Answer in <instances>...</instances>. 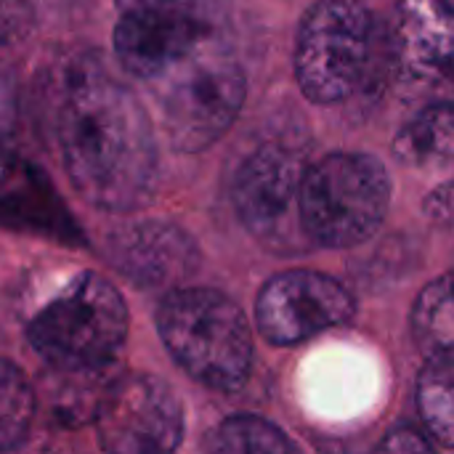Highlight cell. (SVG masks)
Masks as SVG:
<instances>
[{
	"mask_svg": "<svg viewBox=\"0 0 454 454\" xmlns=\"http://www.w3.org/2000/svg\"><path fill=\"white\" fill-rule=\"evenodd\" d=\"M56 144L74 192L98 210L130 213L157 184V141L138 96L93 64H80L59 98Z\"/></svg>",
	"mask_w": 454,
	"mask_h": 454,
	"instance_id": "cell-1",
	"label": "cell"
},
{
	"mask_svg": "<svg viewBox=\"0 0 454 454\" xmlns=\"http://www.w3.org/2000/svg\"><path fill=\"white\" fill-rule=\"evenodd\" d=\"M157 333L176 364L210 391H237L250 378V322L218 290H170L157 309Z\"/></svg>",
	"mask_w": 454,
	"mask_h": 454,
	"instance_id": "cell-2",
	"label": "cell"
},
{
	"mask_svg": "<svg viewBox=\"0 0 454 454\" xmlns=\"http://www.w3.org/2000/svg\"><path fill=\"white\" fill-rule=\"evenodd\" d=\"M146 88L157 98L165 136L186 154L215 144L234 125L247 93L242 64L221 32L165 67Z\"/></svg>",
	"mask_w": 454,
	"mask_h": 454,
	"instance_id": "cell-3",
	"label": "cell"
},
{
	"mask_svg": "<svg viewBox=\"0 0 454 454\" xmlns=\"http://www.w3.org/2000/svg\"><path fill=\"white\" fill-rule=\"evenodd\" d=\"M128 335L122 295L104 277L85 271L45 301L27 325L37 356L53 370L90 375L106 370Z\"/></svg>",
	"mask_w": 454,
	"mask_h": 454,
	"instance_id": "cell-4",
	"label": "cell"
},
{
	"mask_svg": "<svg viewBox=\"0 0 454 454\" xmlns=\"http://www.w3.org/2000/svg\"><path fill=\"white\" fill-rule=\"evenodd\" d=\"M391 178L372 154L335 152L306 170L301 226L325 247L367 242L386 221Z\"/></svg>",
	"mask_w": 454,
	"mask_h": 454,
	"instance_id": "cell-5",
	"label": "cell"
},
{
	"mask_svg": "<svg viewBox=\"0 0 454 454\" xmlns=\"http://www.w3.org/2000/svg\"><path fill=\"white\" fill-rule=\"evenodd\" d=\"M380 43L375 19L362 0H317L298 29L295 80L314 104L354 96Z\"/></svg>",
	"mask_w": 454,
	"mask_h": 454,
	"instance_id": "cell-6",
	"label": "cell"
},
{
	"mask_svg": "<svg viewBox=\"0 0 454 454\" xmlns=\"http://www.w3.org/2000/svg\"><path fill=\"white\" fill-rule=\"evenodd\" d=\"M98 444L120 454H165L184 439V410L176 391L154 375L114 380L96 407Z\"/></svg>",
	"mask_w": 454,
	"mask_h": 454,
	"instance_id": "cell-7",
	"label": "cell"
},
{
	"mask_svg": "<svg viewBox=\"0 0 454 454\" xmlns=\"http://www.w3.org/2000/svg\"><path fill=\"white\" fill-rule=\"evenodd\" d=\"M356 303L333 277L293 269L271 277L255 303V327L274 346H295L351 322Z\"/></svg>",
	"mask_w": 454,
	"mask_h": 454,
	"instance_id": "cell-8",
	"label": "cell"
},
{
	"mask_svg": "<svg viewBox=\"0 0 454 454\" xmlns=\"http://www.w3.org/2000/svg\"><path fill=\"white\" fill-rule=\"evenodd\" d=\"M221 29L205 5L184 3H136L125 5L114 29V53L120 64L144 85L165 67L200 48Z\"/></svg>",
	"mask_w": 454,
	"mask_h": 454,
	"instance_id": "cell-9",
	"label": "cell"
},
{
	"mask_svg": "<svg viewBox=\"0 0 454 454\" xmlns=\"http://www.w3.org/2000/svg\"><path fill=\"white\" fill-rule=\"evenodd\" d=\"M391 69L412 85L454 82V5L447 0H399L380 35Z\"/></svg>",
	"mask_w": 454,
	"mask_h": 454,
	"instance_id": "cell-10",
	"label": "cell"
},
{
	"mask_svg": "<svg viewBox=\"0 0 454 454\" xmlns=\"http://www.w3.org/2000/svg\"><path fill=\"white\" fill-rule=\"evenodd\" d=\"M306 165L298 152L282 144L258 146L237 170L234 207L242 223L258 234H277L295 210L301 218V189Z\"/></svg>",
	"mask_w": 454,
	"mask_h": 454,
	"instance_id": "cell-11",
	"label": "cell"
},
{
	"mask_svg": "<svg viewBox=\"0 0 454 454\" xmlns=\"http://www.w3.org/2000/svg\"><path fill=\"white\" fill-rule=\"evenodd\" d=\"M109 255L138 287H176L197 269L194 239L162 221L120 229L109 239Z\"/></svg>",
	"mask_w": 454,
	"mask_h": 454,
	"instance_id": "cell-12",
	"label": "cell"
},
{
	"mask_svg": "<svg viewBox=\"0 0 454 454\" xmlns=\"http://www.w3.org/2000/svg\"><path fill=\"white\" fill-rule=\"evenodd\" d=\"M402 162L415 168H439L454 162V101H436L418 112L394 141Z\"/></svg>",
	"mask_w": 454,
	"mask_h": 454,
	"instance_id": "cell-13",
	"label": "cell"
},
{
	"mask_svg": "<svg viewBox=\"0 0 454 454\" xmlns=\"http://www.w3.org/2000/svg\"><path fill=\"white\" fill-rule=\"evenodd\" d=\"M418 412L436 447L454 450V348L426 356L418 378Z\"/></svg>",
	"mask_w": 454,
	"mask_h": 454,
	"instance_id": "cell-14",
	"label": "cell"
},
{
	"mask_svg": "<svg viewBox=\"0 0 454 454\" xmlns=\"http://www.w3.org/2000/svg\"><path fill=\"white\" fill-rule=\"evenodd\" d=\"M412 335L426 356L454 348V271L431 282L415 301Z\"/></svg>",
	"mask_w": 454,
	"mask_h": 454,
	"instance_id": "cell-15",
	"label": "cell"
},
{
	"mask_svg": "<svg viewBox=\"0 0 454 454\" xmlns=\"http://www.w3.org/2000/svg\"><path fill=\"white\" fill-rule=\"evenodd\" d=\"M213 452H247V454H282L293 452L295 444L269 420L239 415L223 420L205 444Z\"/></svg>",
	"mask_w": 454,
	"mask_h": 454,
	"instance_id": "cell-16",
	"label": "cell"
},
{
	"mask_svg": "<svg viewBox=\"0 0 454 454\" xmlns=\"http://www.w3.org/2000/svg\"><path fill=\"white\" fill-rule=\"evenodd\" d=\"M35 415L32 388L21 378L13 362L3 364L0 372V447L13 452L27 439L29 423Z\"/></svg>",
	"mask_w": 454,
	"mask_h": 454,
	"instance_id": "cell-17",
	"label": "cell"
},
{
	"mask_svg": "<svg viewBox=\"0 0 454 454\" xmlns=\"http://www.w3.org/2000/svg\"><path fill=\"white\" fill-rule=\"evenodd\" d=\"M434 447L436 442L428 434H420L415 428H396L380 444V450L386 452H431Z\"/></svg>",
	"mask_w": 454,
	"mask_h": 454,
	"instance_id": "cell-18",
	"label": "cell"
},
{
	"mask_svg": "<svg viewBox=\"0 0 454 454\" xmlns=\"http://www.w3.org/2000/svg\"><path fill=\"white\" fill-rule=\"evenodd\" d=\"M136 3H184V5H205V8H210L215 0H120L122 8L125 5H136Z\"/></svg>",
	"mask_w": 454,
	"mask_h": 454,
	"instance_id": "cell-19",
	"label": "cell"
},
{
	"mask_svg": "<svg viewBox=\"0 0 454 454\" xmlns=\"http://www.w3.org/2000/svg\"><path fill=\"white\" fill-rule=\"evenodd\" d=\"M447 3H452V5H454V0H447Z\"/></svg>",
	"mask_w": 454,
	"mask_h": 454,
	"instance_id": "cell-20",
	"label": "cell"
}]
</instances>
